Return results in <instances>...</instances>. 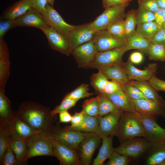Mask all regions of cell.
<instances>
[{"label":"cell","mask_w":165,"mask_h":165,"mask_svg":"<svg viewBox=\"0 0 165 165\" xmlns=\"http://www.w3.org/2000/svg\"><path fill=\"white\" fill-rule=\"evenodd\" d=\"M16 114L35 130L41 132L50 131L57 122L56 116L52 115L49 108L31 101L22 103Z\"/></svg>","instance_id":"1"},{"label":"cell","mask_w":165,"mask_h":165,"mask_svg":"<svg viewBox=\"0 0 165 165\" xmlns=\"http://www.w3.org/2000/svg\"><path fill=\"white\" fill-rule=\"evenodd\" d=\"M144 136L143 126L135 112L122 113L119 121L116 135L120 143L128 139Z\"/></svg>","instance_id":"2"},{"label":"cell","mask_w":165,"mask_h":165,"mask_svg":"<svg viewBox=\"0 0 165 165\" xmlns=\"http://www.w3.org/2000/svg\"><path fill=\"white\" fill-rule=\"evenodd\" d=\"M27 146L25 158L28 159L35 156H54L52 138L48 132H42L33 135L25 140Z\"/></svg>","instance_id":"3"},{"label":"cell","mask_w":165,"mask_h":165,"mask_svg":"<svg viewBox=\"0 0 165 165\" xmlns=\"http://www.w3.org/2000/svg\"><path fill=\"white\" fill-rule=\"evenodd\" d=\"M129 2H122L105 9L104 11L90 23L91 26L97 32L105 30L110 25L125 17V10Z\"/></svg>","instance_id":"4"},{"label":"cell","mask_w":165,"mask_h":165,"mask_svg":"<svg viewBox=\"0 0 165 165\" xmlns=\"http://www.w3.org/2000/svg\"><path fill=\"white\" fill-rule=\"evenodd\" d=\"M144 130V138L153 148L165 144V129L157 123L156 118L135 112Z\"/></svg>","instance_id":"5"},{"label":"cell","mask_w":165,"mask_h":165,"mask_svg":"<svg viewBox=\"0 0 165 165\" xmlns=\"http://www.w3.org/2000/svg\"><path fill=\"white\" fill-rule=\"evenodd\" d=\"M128 51L127 46L111 50L98 52L94 60L85 69L94 68L98 70L103 67L123 62L124 54Z\"/></svg>","instance_id":"6"},{"label":"cell","mask_w":165,"mask_h":165,"mask_svg":"<svg viewBox=\"0 0 165 165\" xmlns=\"http://www.w3.org/2000/svg\"><path fill=\"white\" fill-rule=\"evenodd\" d=\"M152 147L145 138L135 137L127 139L121 143L114 151L131 158L138 157Z\"/></svg>","instance_id":"7"},{"label":"cell","mask_w":165,"mask_h":165,"mask_svg":"<svg viewBox=\"0 0 165 165\" xmlns=\"http://www.w3.org/2000/svg\"><path fill=\"white\" fill-rule=\"evenodd\" d=\"M41 13L47 26L67 37L75 27V25L67 23L58 13L49 4Z\"/></svg>","instance_id":"8"},{"label":"cell","mask_w":165,"mask_h":165,"mask_svg":"<svg viewBox=\"0 0 165 165\" xmlns=\"http://www.w3.org/2000/svg\"><path fill=\"white\" fill-rule=\"evenodd\" d=\"M59 123L57 121L54 127L48 131L50 137L53 140L77 149L79 144L85 138L84 133L62 128Z\"/></svg>","instance_id":"9"},{"label":"cell","mask_w":165,"mask_h":165,"mask_svg":"<svg viewBox=\"0 0 165 165\" xmlns=\"http://www.w3.org/2000/svg\"><path fill=\"white\" fill-rule=\"evenodd\" d=\"M92 40L98 52L106 51L127 46L126 38L117 37L107 29L97 32Z\"/></svg>","instance_id":"10"},{"label":"cell","mask_w":165,"mask_h":165,"mask_svg":"<svg viewBox=\"0 0 165 165\" xmlns=\"http://www.w3.org/2000/svg\"><path fill=\"white\" fill-rule=\"evenodd\" d=\"M85 138L79 144L77 151L81 165H90L93 155L101 143V139L95 132L84 133Z\"/></svg>","instance_id":"11"},{"label":"cell","mask_w":165,"mask_h":165,"mask_svg":"<svg viewBox=\"0 0 165 165\" xmlns=\"http://www.w3.org/2000/svg\"><path fill=\"white\" fill-rule=\"evenodd\" d=\"M52 143L54 156L59 160L60 165H81L77 149L52 139Z\"/></svg>","instance_id":"12"},{"label":"cell","mask_w":165,"mask_h":165,"mask_svg":"<svg viewBox=\"0 0 165 165\" xmlns=\"http://www.w3.org/2000/svg\"><path fill=\"white\" fill-rule=\"evenodd\" d=\"M40 30L46 37L51 48L68 56L72 54V50L66 36L57 32L47 26Z\"/></svg>","instance_id":"13"},{"label":"cell","mask_w":165,"mask_h":165,"mask_svg":"<svg viewBox=\"0 0 165 165\" xmlns=\"http://www.w3.org/2000/svg\"><path fill=\"white\" fill-rule=\"evenodd\" d=\"M96 32L90 23L75 26L67 36L72 52L79 46L92 40Z\"/></svg>","instance_id":"14"},{"label":"cell","mask_w":165,"mask_h":165,"mask_svg":"<svg viewBox=\"0 0 165 165\" xmlns=\"http://www.w3.org/2000/svg\"><path fill=\"white\" fill-rule=\"evenodd\" d=\"M97 52L95 45L92 40L77 47L71 54L75 59L78 67L85 68L93 61Z\"/></svg>","instance_id":"15"},{"label":"cell","mask_w":165,"mask_h":165,"mask_svg":"<svg viewBox=\"0 0 165 165\" xmlns=\"http://www.w3.org/2000/svg\"><path fill=\"white\" fill-rule=\"evenodd\" d=\"M3 123L11 140L18 139L25 140L33 135L41 132L35 130L29 123L17 116L12 121L7 123Z\"/></svg>","instance_id":"16"},{"label":"cell","mask_w":165,"mask_h":165,"mask_svg":"<svg viewBox=\"0 0 165 165\" xmlns=\"http://www.w3.org/2000/svg\"><path fill=\"white\" fill-rule=\"evenodd\" d=\"M120 116L110 113L103 116L98 115L96 117L99 125L95 132L101 139L110 135L116 136Z\"/></svg>","instance_id":"17"},{"label":"cell","mask_w":165,"mask_h":165,"mask_svg":"<svg viewBox=\"0 0 165 165\" xmlns=\"http://www.w3.org/2000/svg\"><path fill=\"white\" fill-rule=\"evenodd\" d=\"M126 74L129 80L139 81H148L155 74L157 65L155 63L149 64L143 70L138 69L129 60L124 63Z\"/></svg>","instance_id":"18"},{"label":"cell","mask_w":165,"mask_h":165,"mask_svg":"<svg viewBox=\"0 0 165 165\" xmlns=\"http://www.w3.org/2000/svg\"><path fill=\"white\" fill-rule=\"evenodd\" d=\"M132 100L136 112L141 115L156 118L165 113V107L155 102L146 99Z\"/></svg>","instance_id":"19"},{"label":"cell","mask_w":165,"mask_h":165,"mask_svg":"<svg viewBox=\"0 0 165 165\" xmlns=\"http://www.w3.org/2000/svg\"><path fill=\"white\" fill-rule=\"evenodd\" d=\"M14 20L19 27H32L40 29L47 26L41 13L32 8Z\"/></svg>","instance_id":"20"},{"label":"cell","mask_w":165,"mask_h":165,"mask_svg":"<svg viewBox=\"0 0 165 165\" xmlns=\"http://www.w3.org/2000/svg\"><path fill=\"white\" fill-rule=\"evenodd\" d=\"M99 70L108 79L115 81L122 85L127 83L130 81L126 74L123 62L105 66Z\"/></svg>","instance_id":"21"},{"label":"cell","mask_w":165,"mask_h":165,"mask_svg":"<svg viewBox=\"0 0 165 165\" xmlns=\"http://www.w3.org/2000/svg\"><path fill=\"white\" fill-rule=\"evenodd\" d=\"M106 94L122 113L136 112L133 101L126 95L122 89L114 93Z\"/></svg>","instance_id":"22"},{"label":"cell","mask_w":165,"mask_h":165,"mask_svg":"<svg viewBox=\"0 0 165 165\" xmlns=\"http://www.w3.org/2000/svg\"><path fill=\"white\" fill-rule=\"evenodd\" d=\"M9 60L7 46L3 39H0V88L4 89L9 75Z\"/></svg>","instance_id":"23"},{"label":"cell","mask_w":165,"mask_h":165,"mask_svg":"<svg viewBox=\"0 0 165 165\" xmlns=\"http://www.w3.org/2000/svg\"><path fill=\"white\" fill-rule=\"evenodd\" d=\"M129 83L139 89L148 100L165 107L164 101L148 82L130 80Z\"/></svg>","instance_id":"24"},{"label":"cell","mask_w":165,"mask_h":165,"mask_svg":"<svg viewBox=\"0 0 165 165\" xmlns=\"http://www.w3.org/2000/svg\"><path fill=\"white\" fill-rule=\"evenodd\" d=\"M32 8L30 0H20L10 6L3 14L4 19L15 20Z\"/></svg>","instance_id":"25"},{"label":"cell","mask_w":165,"mask_h":165,"mask_svg":"<svg viewBox=\"0 0 165 165\" xmlns=\"http://www.w3.org/2000/svg\"><path fill=\"white\" fill-rule=\"evenodd\" d=\"M113 137L110 135L102 139V145L97 157L94 160L93 165H102L107 159H109L114 151L112 146Z\"/></svg>","instance_id":"26"},{"label":"cell","mask_w":165,"mask_h":165,"mask_svg":"<svg viewBox=\"0 0 165 165\" xmlns=\"http://www.w3.org/2000/svg\"><path fill=\"white\" fill-rule=\"evenodd\" d=\"M4 89L0 90V122L8 123L14 119L16 114L12 111L11 103L5 95Z\"/></svg>","instance_id":"27"},{"label":"cell","mask_w":165,"mask_h":165,"mask_svg":"<svg viewBox=\"0 0 165 165\" xmlns=\"http://www.w3.org/2000/svg\"><path fill=\"white\" fill-rule=\"evenodd\" d=\"M98 103V115L103 116L112 113L121 115L120 111L107 96L103 93L98 94L97 96Z\"/></svg>","instance_id":"28"},{"label":"cell","mask_w":165,"mask_h":165,"mask_svg":"<svg viewBox=\"0 0 165 165\" xmlns=\"http://www.w3.org/2000/svg\"><path fill=\"white\" fill-rule=\"evenodd\" d=\"M127 40L126 46L128 50L136 49L147 53L152 44L150 41L144 38L136 30Z\"/></svg>","instance_id":"29"},{"label":"cell","mask_w":165,"mask_h":165,"mask_svg":"<svg viewBox=\"0 0 165 165\" xmlns=\"http://www.w3.org/2000/svg\"><path fill=\"white\" fill-rule=\"evenodd\" d=\"M9 146L13 152L16 159L17 165H26L25 158L27 146L25 140L14 139L11 140Z\"/></svg>","instance_id":"30"},{"label":"cell","mask_w":165,"mask_h":165,"mask_svg":"<svg viewBox=\"0 0 165 165\" xmlns=\"http://www.w3.org/2000/svg\"><path fill=\"white\" fill-rule=\"evenodd\" d=\"M99 125V122L96 117L85 115L83 120L79 124L74 126H70L65 127L64 128L86 133L95 132Z\"/></svg>","instance_id":"31"},{"label":"cell","mask_w":165,"mask_h":165,"mask_svg":"<svg viewBox=\"0 0 165 165\" xmlns=\"http://www.w3.org/2000/svg\"><path fill=\"white\" fill-rule=\"evenodd\" d=\"M136 30L144 38L150 41L160 29L156 23L152 21L137 25Z\"/></svg>","instance_id":"32"},{"label":"cell","mask_w":165,"mask_h":165,"mask_svg":"<svg viewBox=\"0 0 165 165\" xmlns=\"http://www.w3.org/2000/svg\"><path fill=\"white\" fill-rule=\"evenodd\" d=\"M90 84L95 91L98 94L103 93L108 82V79L100 70L93 73L90 77Z\"/></svg>","instance_id":"33"},{"label":"cell","mask_w":165,"mask_h":165,"mask_svg":"<svg viewBox=\"0 0 165 165\" xmlns=\"http://www.w3.org/2000/svg\"><path fill=\"white\" fill-rule=\"evenodd\" d=\"M136 11L137 9H133L126 14L125 28L126 37L127 40L136 31Z\"/></svg>","instance_id":"34"},{"label":"cell","mask_w":165,"mask_h":165,"mask_svg":"<svg viewBox=\"0 0 165 165\" xmlns=\"http://www.w3.org/2000/svg\"><path fill=\"white\" fill-rule=\"evenodd\" d=\"M163 145L154 148V150L147 160V164L165 165V148Z\"/></svg>","instance_id":"35"},{"label":"cell","mask_w":165,"mask_h":165,"mask_svg":"<svg viewBox=\"0 0 165 165\" xmlns=\"http://www.w3.org/2000/svg\"><path fill=\"white\" fill-rule=\"evenodd\" d=\"M11 140L4 123L0 122V162Z\"/></svg>","instance_id":"36"},{"label":"cell","mask_w":165,"mask_h":165,"mask_svg":"<svg viewBox=\"0 0 165 165\" xmlns=\"http://www.w3.org/2000/svg\"><path fill=\"white\" fill-rule=\"evenodd\" d=\"M81 112L84 115L97 117L98 113V103L97 96L85 101L82 106Z\"/></svg>","instance_id":"37"},{"label":"cell","mask_w":165,"mask_h":165,"mask_svg":"<svg viewBox=\"0 0 165 165\" xmlns=\"http://www.w3.org/2000/svg\"><path fill=\"white\" fill-rule=\"evenodd\" d=\"M89 86L88 84L82 83L67 94L64 98L79 100L81 98L89 97L93 94V93H90L89 92Z\"/></svg>","instance_id":"38"},{"label":"cell","mask_w":165,"mask_h":165,"mask_svg":"<svg viewBox=\"0 0 165 165\" xmlns=\"http://www.w3.org/2000/svg\"><path fill=\"white\" fill-rule=\"evenodd\" d=\"M151 60L164 61L165 46L158 44H152L147 53Z\"/></svg>","instance_id":"39"},{"label":"cell","mask_w":165,"mask_h":165,"mask_svg":"<svg viewBox=\"0 0 165 165\" xmlns=\"http://www.w3.org/2000/svg\"><path fill=\"white\" fill-rule=\"evenodd\" d=\"M137 26L146 23L154 21V13L139 6L136 14Z\"/></svg>","instance_id":"40"},{"label":"cell","mask_w":165,"mask_h":165,"mask_svg":"<svg viewBox=\"0 0 165 165\" xmlns=\"http://www.w3.org/2000/svg\"><path fill=\"white\" fill-rule=\"evenodd\" d=\"M106 29L116 37L126 38L125 32V20L124 19L110 25Z\"/></svg>","instance_id":"41"},{"label":"cell","mask_w":165,"mask_h":165,"mask_svg":"<svg viewBox=\"0 0 165 165\" xmlns=\"http://www.w3.org/2000/svg\"><path fill=\"white\" fill-rule=\"evenodd\" d=\"M122 89L126 95L131 100L148 99L139 89L129 82L122 85Z\"/></svg>","instance_id":"42"},{"label":"cell","mask_w":165,"mask_h":165,"mask_svg":"<svg viewBox=\"0 0 165 165\" xmlns=\"http://www.w3.org/2000/svg\"><path fill=\"white\" fill-rule=\"evenodd\" d=\"M131 160V158L119 154L114 151L109 158L108 162L105 165H127Z\"/></svg>","instance_id":"43"},{"label":"cell","mask_w":165,"mask_h":165,"mask_svg":"<svg viewBox=\"0 0 165 165\" xmlns=\"http://www.w3.org/2000/svg\"><path fill=\"white\" fill-rule=\"evenodd\" d=\"M78 100L69 98H64L60 105H57L52 110L51 113L52 115L56 116L57 113L66 111L74 106Z\"/></svg>","instance_id":"44"},{"label":"cell","mask_w":165,"mask_h":165,"mask_svg":"<svg viewBox=\"0 0 165 165\" xmlns=\"http://www.w3.org/2000/svg\"><path fill=\"white\" fill-rule=\"evenodd\" d=\"M2 165H17V161L16 156L13 150L10 147L9 145L0 162Z\"/></svg>","instance_id":"45"},{"label":"cell","mask_w":165,"mask_h":165,"mask_svg":"<svg viewBox=\"0 0 165 165\" xmlns=\"http://www.w3.org/2000/svg\"><path fill=\"white\" fill-rule=\"evenodd\" d=\"M17 26L14 20L4 19L3 20H1L0 21V39H3V36L8 31Z\"/></svg>","instance_id":"46"},{"label":"cell","mask_w":165,"mask_h":165,"mask_svg":"<svg viewBox=\"0 0 165 165\" xmlns=\"http://www.w3.org/2000/svg\"><path fill=\"white\" fill-rule=\"evenodd\" d=\"M139 6L153 13L160 8L156 0H138Z\"/></svg>","instance_id":"47"},{"label":"cell","mask_w":165,"mask_h":165,"mask_svg":"<svg viewBox=\"0 0 165 165\" xmlns=\"http://www.w3.org/2000/svg\"><path fill=\"white\" fill-rule=\"evenodd\" d=\"M122 89V85L113 80L108 81L103 93L108 94L114 93Z\"/></svg>","instance_id":"48"},{"label":"cell","mask_w":165,"mask_h":165,"mask_svg":"<svg viewBox=\"0 0 165 165\" xmlns=\"http://www.w3.org/2000/svg\"><path fill=\"white\" fill-rule=\"evenodd\" d=\"M149 83L156 91L165 92V81L157 78L154 74L148 81Z\"/></svg>","instance_id":"49"},{"label":"cell","mask_w":165,"mask_h":165,"mask_svg":"<svg viewBox=\"0 0 165 165\" xmlns=\"http://www.w3.org/2000/svg\"><path fill=\"white\" fill-rule=\"evenodd\" d=\"M154 21L157 25L160 30L163 28L165 21V9L159 8L154 13Z\"/></svg>","instance_id":"50"},{"label":"cell","mask_w":165,"mask_h":165,"mask_svg":"<svg viewBox=\"0 0 165 165\" xmlns=\"http://www.w3.org/2000/svg\"><path fill=\"white\" fill-rule=\"evenodd\" d=\"M152 44H158L165 46V29L160 30L150 41Z\"/></svg>","instance_id":"51"},{"label":"cell","mask_w":165,"mask_h":165,"mask_svg":"<svg viewBox=\"0 0 165 165\" xmlns=\"http://www.w3.org/2000/svg\"><path fill=\"white\" fill-rule=\"evenodd\" d=\"M32 8L41 13L48 4L47 0H30Z\"/></svg>","instance_id":"52"},{"label":"cell","mask_w":165,"mask_h":165,"mask_svg":"<svg viewBox=\"0 0 165 165\" xmlns=\"http://www.w3.org/2000/svg\"><path fill=\"white\" fill-rule=\"evenodd\" d=\"M143 59V55L141 53L134 52L130 55L129 61L133 64H138L141 63Z\"/></svg>","instance_id":"53"},{"label":"cell","mask_w":165,"mask_h":165,"mask_svg":"<svg viewBox=\"0 0 165 165\" xmlns=\"http://www.w3.org/2000/svg\"><path fill=\"white\" fill-rule=\"evenodd\" d=\"M84 116L85 115L81 111L75 113L72 116L70 126H75L80 124L83 120Z\"/></svg>","instance_id":"54"},{"label":"cell","mask_w":165,"mask_h":165,"mask_svg":"<svg viewBox=\"0 0 165 165\" xmlns=\"http://www.w3.org/2000/svg\"><path fill=\"white\" fill-rule=\"evenodd\" d=\"M72 116L68 112L66 111L59 113V118L60 123H69L71 122Z\"/></svg>","instance_id":"55"},{"label":"cell","mask_w":165,"mask_h":165,"mask_svg":"<svg viewBox=\"0 0 165 165\" xmlns=\"http://www.w3.org/2000/svg\"><path fill=\"white\" fill-rule=\"evenodd\" d=\"M122 0H102L103 7L106 9L112 6L124 2Z\"/></svg>","instance_id":"56"},{"label":"cell","mask_w":165,"mask_h":165,"mask_svg":"<svg viewBox=\"0 0 165 165\" xmlns=\"http://www.w3.org/2000/svg\"><path fill=\"white\" fill-rule=\"evenodd\" d=\"M160 8L165 9V0H156Z\"/></svg>","instance_id":"57"},{"label":"cell","mask_w":165,"mask_h":165,"mask_svg":"<svg viewBox=\"0 0 165 165\" xmlns=\"http://www.w3.org/2000/svg\"><path fill=\"white\" fill-rule=\"evenodd\" d=\"M48 3L53 7L54 3V0H47Z\"/></svg>","instance_id":"58"},{"label":"cell","mask_w":165,"mask_h":165,"mask_svg":"<svg viewBox=\"0 0 165 165\" xmlns=\"http://www.w3.org/2000/svg\"><path fill=\"white\" fill-rule=\"evenodd\" d=\"M124 2H130L131 1V0H122Z\"/></svg>","instance_id":"59"},{"label":"cell","mask_w":165,"mask_h":165,"mask_svg":"<svg viewBox=\"0 0 165 165\" xmlns=\"http://www.w3.org/2000/svg\"><path fill=\"white\" fill-rule=\"evenodd\" d=\"M163 28L165 29V21L164 24Z\"/></svg>","instance_id":"60"},{"label":"cell","mask_w":165,"mask_h":165,"mask_svg":"<svg viewBox=\"0 0 165 165\" xmlns=\"http://www.w3.org/2000/svg\"><path fill=\"white\" fill-rule=\"evenodd\" d=\"M165 118V113L162 115Z\"/></svg>","instance_id":"61"},{"label":"cell","mask_w":165,"mask_h":165,"mask_svg":"<svg viewBox=\"0 0 165 165\" xmlns=\"http://www.w3.org/2000/svg\"><path fill=\"white\" fill-rule=\"evenodd\" d=\"M163 145L165 148V144Z\"/></svg>","instance_id":"62"}]
</instances>
